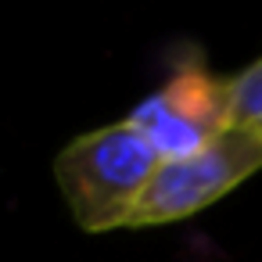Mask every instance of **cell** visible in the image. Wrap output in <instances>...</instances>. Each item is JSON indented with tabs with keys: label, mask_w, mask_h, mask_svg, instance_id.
<instances>
[{
	"label": "cell",
	"mask_w": 262,
	"mask_h": 262,
	"mask_svg": "<svg viewBox=\"0 0 262 262\" xmlns=\"http://www.w3.org/2000/svg\"><path fill=\"white\" fill-rule=\"evenodd\" d=\"M162 165L151 140L129 122H108L72 137L51 162L58 194L83 233L126 230L140 194Z\"/></svg>",
	"instance_id": "obj_1"
},
{
	"label": "cell",
	"mask_w": 262,
	"mask_h": 262,
	"mask_svg": "<svg viewBox=\"0 0 262 262\" xmlns=\"http://www.w3.org/2000/svg\"><path fill=\"white\" fill-rule=\"evenodd\" d=\"M226 119L230 129L262 140V54L226 76Z\"/></svg>",
	"instance_id": "obj_4"
},
{
	"label": "cell",
	"mask_w": 262,
	"mask_h": 262,
	"mask_svg": "<svg viewBox=\"0 0 262 262\" xmlns=\"http://www.w3.org/2000/svg\"><path fill=\"white\" fill-rule=\"evenodd\" d=\"M255 172H262V140L241 129H226L201 151L162 162L147 190L140 194L126 230H151V226L190 219L212 208L215 201H223Z\"/></svg>",
	"instance_id": "obj_2"
},
{
	"label": "cell",
	"mask_w": 262,
	"mask_h": 262,
	"mask_svg": "<svg viewBox=\"0 0 262 262\" xmlns=\"http://www.w3.org/2000/svg\"><path fill=\"white\" fill-rule=\"evenodd\" d=\"M126 119L151 140L162 162L187 158L230 129L226 76L212 72L201 58H180L165 83L151 90Z\"/></svg>",
	"instance_id": "obj_3"
}]
</instances>
